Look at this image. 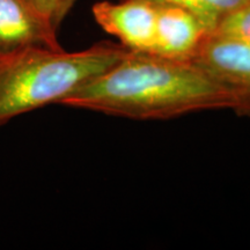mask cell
<instances>
[{"label":"cell","mask_w":250,"mask_h":250,"mask_svg":"<svg viewBox=\"0 0 250 250\" xmlns=\"http://www.w3.org/2000/svg\"><path fill=\"white\" fill-rule=\"evenodd\" d=\"M59 104L133 120H162L212 109L241 110L235 93L195 62L130 50Z\"/></svg>","instance_id":"obj_1"},{"label":"cell","mask_w":250,"mask_h":250,"mask_svg":"<svg viewBox=\"0 0 250 250\" xmlns=\"http://www.w3.org/2000/svg\"><path fill=\"white\" fill-rule=\"evenodd\" d=\"M208 31L198 18L175 5H156L154 49L152 54L191 61Z\"/></svg>","instance_id":"obj_5"},{"label":"cell","mask_w":250,"mask_h":250,"mask_svg":"<svg viewBox=\"0 0 250 250\" xmlns=\"http://www.w3.org/2000/svg\"><path fill=\"white\" fill-rule=\"evenodd\" d=\"M26 2L58 31L59 26L70 13L77 0H26Z\"/></svg>","instance_id":"obj_9"},{"label":"cell","mask_w":250,"mask_h":250,"mask_svg":"<svg viewBox=\"0 0 250 250\" xmlns=\"http://www.w3.org/2000/svg\"><path fill=\"white\" fill-rule=\"evenodd\" d=\"M154 5H175L191 12L201 20L208 34L223 19L235 9L249 4L250 0H147Z\"/></svg>","instance_id":"obj_7"},{"label":"cell","mask_w":250,"mask_h":250,"mask_svg":"<svg viewBox=\"0 0 250 250\" xmlns=\"http://www.w3.org/2000/svg\"><path fill=\"white\" fill-rule=\"evenodd\" d=\"M27 46L62 49L57 30L26 0H0V52Z\"/></svg>","instance_id":"obj_6"},{"label":"cell","mask_w":250,"mask_h":250,"mask_svg":"<svg viewBox=\"0 0 250 250\" xmlns=\"http://www.w3.org/2000/svg\"><path fill=\"white\" fill-rule=\"evenodd\" d=\"M191 61L233 90L240 114L250 115V44L208 34Z\"/></svg>","instance_id":"obj_3"},{"label":"cell","mask_w":250,"mask_h":250,"mask_svg":"<svg viewBox=\"0 0 250 250\" xmlns=\"http://www.w3.org/2000/svg\"><path fill=\"white\" fill-rule=\"evenodd\" d=\"M212 34L250 44V2L226 15Z\"/></svg>","instance_id":"obj_8"},{"label":"cell","mask_w":250,"mask_h":250,"mask_svg":"<svg viewBox=\"0 0 250 250\" xmlns=\"http://www.w3.org/2000/svg\"><path fill=\"white\" fill-rule=\"evenodd\" d=\"M96 23L116 37L130 51L149 52L154 49L156 5L147 0L100 1L92 8Z\"/></svg>","instance_id":"obj_4"},{"label":"cell","mask_w":250,"mask_h":250,"mask_svg":"<svg viewBox=\"0 0 250 250\" xmlns=\"http://www.w3.org/2000/svg\"><path fill=\"white\" fill-rule=\"evenodd\" d=\"M127 52L122 44L111 42L76 52L44 46L0 52V126L24 112L59 104Z\"/></svg>","instance_id":"obj_2"}]
</instances>
